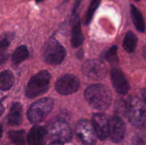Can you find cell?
Returning <instances> with one entry per match:
<instances>
[{
    "label": "cell",
    "instance_id": "33",
    "mask_svg": "<svg viewBox=\"0 0 146 145\" xmlns=\"http://www.w3.org/2000/svg\"><path fill=\"white\" fill-rule=\"evenodd\" d=\"M135 1H139L140 0H135Z\"/></svg>",
    "mask_w": 146,
    "mask_h": 145
},
{
    "label": "cell",
    "instance_id": "22",
    "mask_svg": "<svg viewBox=\"0 0 146 145\" xmlns=\"http://www.w3.org/2000/svg\"><path fill=\"white\" fill-rule=\"evenodd\" d=\"M117 51H118V46L113 45L111 47L109 50L106 52L105 55V58L113 66H115L116 64L118 63V58L117 55Z\"/></svg>",
    "mask_w": 146,
    "mask_h": 145
},
{
    "label": "cell",
    "instance_id": "12",
    "mask_svg": "<svg viewBox=\"0 0 146 145\" xmlns=\"http://www.w3.org/2000/svg\"><path fill=\"white\" fill-rule=\"evenodd\" d=\"M92 124L97 136L101 140H104L109 136V120L104 114H94L92 117Z\"/></svg>",
    "mask_w": 146,
    "mask_h": 145
},
{
    "label": "cell",
    "instance_id": "2",
    "mask_svg": "<svg viewBox=\"0 0 146 145\" xmlns=\"http://www.w3.org/2000/svg\"><path fill=\"white\" fill-rule=\"evenodd\" d=\"M124 115L137 128L146 127V103L138 97H132L125 103Z\"/></svg>",
    "mask_w": 146,
    "mask_h": 145
},
{
    "label": "cell",
    "instance_id": "7",
    "mask_svg": "<svg viewBox=\"0 0 146 145\" xmlns=\"http://www.w3.org/2000/svg\"><path fill=\"white\" fill-rule=\"evenodd\" d=\"M75 132L85 145H94L96 143V132L93 124L89 121L82 119L78 122L76 125Z\"/></svg>",
    "mask_w": 146,
    "mask_h": 145
},
{
    "label": "cell",
    "instance_id": "29",
    "mask_svg": "<svg viewBox=\"0 0 146 145\" xmlns=\"http://www.w3.org/2000/svg\"><path fill=\"white\" fill-rule=\"evenodd\" d=\"M4 107L2 106V105L0 104V117H1V115H2V114L4 113Z\"/></svg>",
    "mask_w": 146,
    "mask_h": 145
},
{
    "label": "cell",
    "instance_id": "28",
    "mask_svg": "<svg viewBox=\"0 0 146 145\" xmlns=\"http://www.w3.org/2000/svg\"><path fill=\"white\" fill-rule=\"evenodd\" d=\"M48 145H63V142H59V141H53L52 142L49 144Z\"/></svg>",
    "mask_w": 146,
    "mask_h": 145
},
{
    "label": "cell",
    "instance_id": "5",
    "mask_svg": "<svg viewBox=\"0 0 146 145\" xmlns=\"http://www.w3.org/2000/svg\"><path fill=\"white\" fill-rule=\"evenodd\" d=\"M54 102L51 98H43L34 102L27 111V117L32 123L44 120L51 112Z\"/></svg>",
    "mask_w": 146,
    "mask_h": 145
},
{
    "label": "cell",
    "instance_id": "19",
    "mask_svg": "<svg viewBox=\"0 0 146 145\" xmlns=\"http://www.w3.org/2000/svg\"><path fill=\"white\" fill-rule=\"evenodd\" d=\"M29 57L28 48L26 45H20L18 48H16L14 52L13 53L11 61L15 65L21 63Z\"/></svg>",
    "mask_w": 146,
    "mask_h": 145
},
{
    "label": "cell",
    "instance_id": "31",
    "mask_svg": "<svg viewBox=\"0 0 146 145\" xmlns=\"http://www.w3.org/2000/svg\"><path fill=\"white\" fill-rule=\"evenodd\" d=\"M3 134V127L1 125V124H0V139H1V136H2Z\"/></svg>",
    "mask_w": 146,
    "mask_h": 145
},
{
    "label": "cell",
    "instance_id": "14",
    "mask_svg": "<svg viewBox=\"0 0 146 145\" xmlns=\"http://www.w3.org/2000/svg\"><path fill=\"white\" fill-rule=\"evenodd\" d=\"M73 16V27L72 36H71V44L74 48H77L84 42V35L81 31V23L78 15L74 14Z\"/></svg>",
    "mask_w": 146,
    "mask_h": 145
},
{
    "label": "cell",
    "instance_id": "13",
    "mask_svg": "<svg viewBox=\"0 0 146 145\" xmlns=\"http://www.w3.org/2000/svg\"><path fill=\"white\" fill-rule=\"evenodd\" d=\"M47 135L46 129L39 125H34L27 135L29 145H45Z\"/></svg>",
    "mask_w": 146,
    "mask_h": 145
},
{
    "label": "cell",
    "instance_id": "32",
    "mask_svg": "<svg viewBox=\"0 0 146 145\" xmlns=\"http://www.w3.org/2000/svg\"><path fill=\"white\" fill-rule=\"evenodd\" d=\"M36 1L37 3H40V2H41V1H42L43 0H36Z\"/></svg>",
    "mask_w": 146,
    "mask_h": 145
},
{
    "label": "cell",
    "instance_id": "18",
    "mask_svg": "<svg viewBox=\"0 0 146 145\" xmlns=\"http://www.w3.org/2000/svg\"><path fill=\"white\" fill-rule=\"evenodd\" d=\"M138 44V38L133 31H128L125 34L123 43V46L125 51L133 53L135 51Z\"/></svg>",
    "mask_w": 146,
    "mask_h": 145
},
{
    "label": "cell",
    "instance_id": "6",
    "mask_svg": "<svg viewBox=\"0 0 146 145\" xmlns=\"http://www.w3.org/2000/svg\"><path fill=\"white\" fill-rule=\"evenodd\" d=\"M47 133L55 141L68 142L72 138V132L69 125L64 119H53L48 123L46 128Z\"/></svg>",
    "mask_w": 146,
    "mask_h": 145
},
{
    "label": "cell",
    "instance_id": "4",
    "mask_svg": "<svg viewBox=\"0 0 146 145\" xmlns=\"http://www.w3.org/2000/svg\"><path fill=\"white\" fill-rule=\"evenodd\" d=\"M43 59L51 65H58L63 61L66 55L64 47L54 38H49L44 43L41 49Z\"/></svg>",
    "mask_w": 146,
    "mask_h": 145
},
{
    "label": "cell",
    "instance_id": "30",
    "mask_svg": "<svg viewBox=\"0 0 146 145\" xmlns=\"http://www.w3.org/2000/svg\"><path fill=\"white\" fill-rule=\"evenodd\" d=\"M143 55L144 58L146 59V45L143 48Z\"/></svg>",
    "mask_w": 146,
    "mask_h": 145
},
{
    "label": "cell",
    "instance_id": "11",
    "mask_svg": "<svg viewBox=\"0 0 146 145\" xmlns=\"http://www.w3.org/2000/svg\"><path fill=\"white\" fill-rule=\"evenodd\" d=\"M111 81L115 90L120 94L125 95L129 91L130 85L125 75L117 66H113L111 72Z\"/></svg>",
    "mask_w": 146,
    "mask_h": 145
},
{
    "label": "cell",
    "instance_id": "16",
    "mask_svg": "<svg viewBox=\"0 0 146 145\" xmlns=\"http://www.w3.org/2000/svg\"><path fill=\"white\" fill-rule=\"evenodd\" d=\"M131 14L133 22L135 28L140 32H144L145 29V21L141 11L134 4L131 5Z\"/></svg>",
    "mask_w": 146,
    "mask_h": 145
},
{
    "label": "cell",
    "instance_id": "23",
    "mask_svg": "<svg viewBox=\"0 0 146 145\" xmlns=\"http://www.w3.org/2000/svg\"><path fill=\"white\" fill-rule=\"evenodd\" d=\"M134 145H146V135L138 134L133 139Z\"/></svg>",
    "mask_w": 146,
    "mask_h": 145
},
{
    "label": "cell",
    "instance_id": "3",
    "mask_svg": "<svg viewBox=\"0 0 146 145\" xmlns=\"http://www.w3.org/2000/svg\"><path fill=\"white\" fill-rule=\"evenodd\" d=\"M51 75L47 71H41L31 77L26 88V95L29 98L45 93L49 88Z\"/></svg>",
    "mask_w": 146,
    "mask_h": 145
},
{
    "label": "cell",
    "instance_id": "21",
    "mask_svg": "<svg viewBox=\"0 0 146 145\" xmlns=\"http://www.w3.org/2000/svg\"><path fill=\"white\" fill-rule=\"evenodd\" d=\"M101 1V0H92L91 1L89 7H88V10H87L85 18H84V22H85V24L86 25H88V24H89L91 23L96 10L99 7Z\"/></svg>",
    "mask_w": 146,
    "mask_h": 145
},
{
    "label": "cell",
    "instance_id": "15",
    "mask_svg": "<svg viewBox=\"0 0 146 145\" xmlns=\"http://www.w3.org/2000/svg\"><path fill=\"white\" fill-rule=\"evenodd\" d=\"M23 119V108L19 102H14L11 105L9 112L7 115V122L11 126H17L21 123Z\"/></svg>",
    "mask_w": 146,
    "mask_h": 145
},
{
    "label": "cell",
    "instance_id": "10",
    "mask_svg": "<svg viewBox=\"0 0 146 145\" xmlns=\"http://www.w3.org/2000/svg\"><path fill=\"white\" fill-rule=\"evenodd\" d=\"M125 134V127L123 121L118 116H113L109 119V136L111 140L119 143L123 140Z\"/></svg>",
    "mask_w": 146,
    "mask_h": 145
},
{
    "label": "cell",
    "instance_id": "26",
    "mask_svg": "<svg viewBox=\"0 0 146 145\" xmlns=\"http://www.w3.org/2000/svg\"><path fill=\"white\" fill-rule=\"evenodd\" d=\"M8 58V55L7 54H0V66L4 64Z\"/></svg>",
    "mask_w": 146,
    "mask_h": 145
},
{
    "label": "cell",
    "instance_id": "9",
    "mask_svg": "<svg viewBox=\"0 0 146 145\" xmlns=\"http://www.w3.org/2000/svg\"><path fill=\"white\" fill-rule=\"evenodd\" d=\"M80 88V80L72 74H66L56 82L55 89L58 93L67 95L76 92Z\"/></svg>",
    "mask_w": 146,
    "mask_h": 145
},
{
    "label": "cell",
    "instance_id": "17",
    "mask_svg": "<svg viewBox=\"0 0 146 145\" xmlns=\"http://www.w3.org/2000/svg\"><path fill=\"white\" fill-rule=\"evenodd\" d=\"M14 82V77L10 71H4L0 73V90L7 91L11 89Z\"/></svg>",
    "mask_w": 146,
    "mask_h": 145
},
{
    "label": "cell",
    "instance_id": "27",
    "mask_svg": "<svg viewBox=\"0 0 146 145\" xmlns=\"http://www.w3.org/2000/svg\"><path fill=\"white\" fill-rule=\"evenodd\" d=\"M141 94H142L143 100L144 102L146 103V88H145V89H143V90L141 91Z\"/></svg>",
    "mask_w": 146,
    "mask_h": 145
},
{
    "label": "cell",
    "instance_id": "20",
    "mask_svg": "<svg viewBox=\"0 0 146 145\" xmlns=\"http://www.w3.org/2000/svg\"><path fill=\"white\" fill-rule=\"evenodd\" d=\"M8 135L10 140L15 145H27V142H28L24 130L10 131Z\"/></svg>",
    "mask_w": 146,
    "mask_h": 145
},
{
    "label": "cell",
    "instance_id": "24",
    "mask_svg": "<svg viewBox=\"0 0 146 145\" xmlns=\"http://www.w3.org/2000/svg\"><path fill=\"white\" fill-rule=\"evenodd\" d=\"M10 44V40L9 38H4L0 41V53L5 51Z\"/></svg>",
    "mask_w": 146,
    "mask_h": 145
},
{
    "label": "cell",
    "instance_id": "1",
    "mask_svg": "<svg viewBox=\"0 0 146 145\" xmlns=\"http://www.w3.org/2000/svg\"><path fill=\"white\" fill-rule=\"evenodd\" d=\"M85 98L91 107L98 110L108 109L112 102V94L108 87L102 84H94L87 88Z\"/></svg>",
    "mask_w": 146,
    "mask_h": 145
},
{
    "label": "cell",
    "instance_id": "25",
    "mask_svg": "<svg viewBox=\"0 0 146 145\" xmlns=\"http://www.w3.org/2000/svg\"><path fill=\"white\" fill-rule=\"evenodd\" d=\"M81 1H82V0H76L75 1V3H74V7H73V11H72L73 15L77 14V10H78Z\"/></svg>",
    "mask_w": 146,
    "mask_h": 145
},
{
    "label": "cell",
    "instance_id": "8",
    "mask_svg": "<svg viewBox=\"0 0 146 145\" xmlns=\"http://www.w3.org/2000/svg\"><path fill=\"white\" fill-rule=\"evenodd\" d=\"M82 72L84 75L94 80H99L105 78L107 69L105 63L100 60H88L84 63Z\"/></svg>",
    "mask_w": 146,
    "mask_h": 145
}]
</instances>
